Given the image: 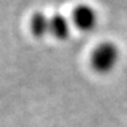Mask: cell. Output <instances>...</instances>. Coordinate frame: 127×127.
Segmentation results:
<instances>
[{
  "label": "cell",
  "instance_id": "277c9868",
  "mask_svg": "<svg viewBox=\"0 0 127 127\" xmlns=\"http://www.w3.org/2000/svg\"><path fill=\"white\" fill-rule=\"evenodd\" d=\"M49 27H50V19H47L45 16V14L37 12L31 16L30 30H31V32L35 37H38V38L45 37V34L49 31Z\"/></svg>",
  "mask_w": 127,
  "mask_h": 127
},
{
  "label": "cell",
  "instance_id": "6da1fadb",
  "mask_svg": "<svg viewBox=\"0 0 127 127\" xmlns=\"http://www.w3.org/2000/svg\"><path fill=\"white\" fill-rule=\"evenodd\" d=\"M119 61V49L112 42H103L97 45L91 57V65L97 73H108Z\"/></svg>",
  "mask_w": 127,
  "mask_h": 127
},
{
  "label": "cell",
  "instance_id": "3957f363",
  "mask_svg": "<svg viewBox=\"0 0 127 127\" xmlns=\"http://www.w3.org/2000/svg\"><path fill=\"white\" fill-rule=\"evenodd\" d=\"M49 31L57 39H66L69 37V32H70V26L62 15H56L50 19Z\"/></svg>",
  "mask_w": 127,
  "mask_h": 127
},
{
  "label": "cell",
  "instance_id": "7a4b0ae2",
  "mask_svg": "<svg viewBox=\"0 0 127 127\" xmlns=\"http://www.w3.org/2000/svg\"><path fill=\"white\" fill-rule=\"evenodd\" d=\"M72 20H73V25L81 31H91L96 27L97 14L91 5L81 4L73 10Z\"/></svg>",
  "mask_w": 127,
  "mask_h": 127
}]
</instances>
